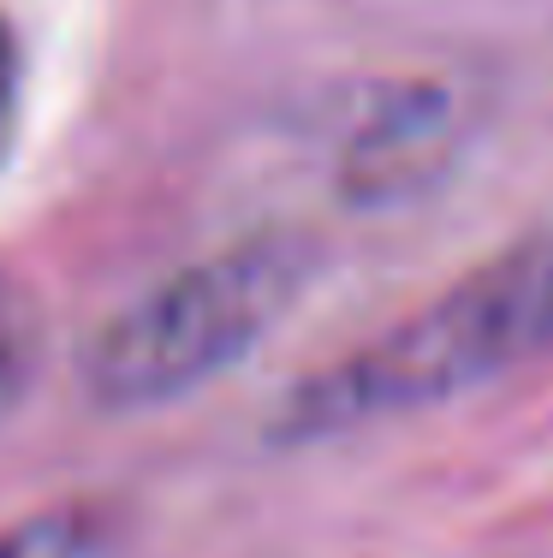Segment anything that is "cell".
Returning <instances> with one entry per match:
<instances>
[{"instance_id":"6da1fadb","label":"cell","mask_w":553,"mask_h":558,"mask_svg":"<svg viewBox=\"0 0 553 558\" xmlns=\"http://www.w3.org/2000/svg\"><path fill=\"white\" fill-rule=\"evenodd\" d=\"M542 351H553V220L453 279L381 339L304 375L274 404L268 440L315 446L393 416H417L470 387H489Z\"/></svg>"},{"instance_id":"7a4b0ae2","label":"cell","mask_w":553,"mask_h":558,"mask_svg":"<svg viewBox=\"0 0 553 558\" xmlns=\"http://www.w3.org/2000/svg\"><path fill=\"white\" fill-rule=\"evenodd\" d=\"M310 286V250L256 232L167 274L84 344V387L101 410H155L208 387L274 333Z\"/></svg>"},{"instance_id":"3957f363","label":"cell","mask_w":553,"mask_h":558,"mask_svg":"<svg viewBox=\"0 0 553 558\" xmlns=\"http://www.w3.org/2000/svg\"><path fill=\"white\" fill-rule=\"evenodd\" d=\"M458 149V96L441 84H405L339 149V196L351 208H393L429 191Z\"/></svg>"},{"instance_id":"277c9868","label":"cell","mask_w":553,"mask_h":558,"mask_svg":"<svg viewBox=\"0 0 553 558\" xmlns=\"http://www.w3.org/2000/svg\"><path fill=\"white\" fill-rule=\"evenodd\" d=\"M113 541V517L89 499L48 505L0 529V558H101Z\"/></svg>"},{"instance_id":"5b68a950","label":"cell","mask_w":553,"mask_h":558,"mask_svg":"<svg viewBox=\"0 0 553 558\" xmlns=\"http://www.w3.org/2000/svg\"><path fill=\"white\" fill-rule=\"evenodd\" d=\"M36 310L31 298H24V286L0 268V422L12 416V410L24 404V392H31L36 380Z\"/></svg>"},{"instance_id":"8992f818","label":"cell","mask_w":553,"mask_h":558,"mask_svg":"<svg viewBox=\"0 0 553 558\" xmlns=\"http://www.w3.org/2000/svg\"><path fill=\"white\" fill-rule=\"evenodd\" d=\"M19 77H24V54H19V31L0 12V167H7L12 143H19Z\"/></svg>"}]
</instances>
